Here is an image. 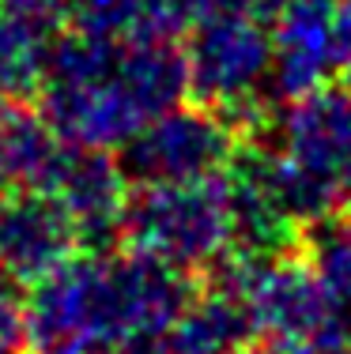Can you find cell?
Here are the masks:
<instances>
[{
    "label": "cell",
    "instance_id": "obj_1",
    "mask_svg": "<svg viewBox=\"0 0 351 354\" xmlns=\"http://www.w3.org/2000/svg\"><path fill=\"white\" fill-rule=\"evenodd\" d=\"M35 98L64 143L121 151L152 117L189 98L186 53L178 38L110 41L64 27Z\"/></svg>",
    "mask_w": 351,
    "mask_h": 354
},
{
    "label": "cell",
    "instance_id": "obj_2",
    "mask_svg": "<svg viewBox=\"0 0 351 354\" xmlns=\"http://www.w3.org/2000/svg\"><path fill=\"white\" fill-rule=\"evenodd\" d=\"M249 136L269 143L280 196L303 226L351 207V87L344 80L283 102Z\"/></svg>",
    "mask_w": 351,
    "mask_h": 354
},
{
    "label": "cell",
    "instance_id": "obj_3",
    "mask_svg": "<svg viewBox=\"0 0 351 354\" xmlns=\"http://www.w3.org/2000/svg\"><path fill=\"white\" fill-rule=\"evenodd\" d=\"M189 98L227 113L242 132H257L276 113L269 23L242 8L208 12L181 41Z\"/></svg>",
    "mask_w": 351,
    "mask_h": 354
},
{
    "label": "cell",
    "instance_id": "obj_4",
    "mask_svg": "<svg viewBox=\"0 0 351 354\" xmlns=\"http://www.w3.org/2000/svg\"><path fill=\"white\" fill-rule=\"evenodd\" d=\"M117 343H129V332L117 298L114 252L80 249L57 272L27 286V354H106Z\"/></svg>",
    "mask_w": 351,
    "mask_h": 354
},
{
    "label": "cell",
    "instance_id": "obj_5",
    "mask_svg": "<svg viewBox=\"0 0 351 354\" xmlns=\"http://www.w3.org/2000/svg\"><path fill=\"white\" fill-rule=\"evenodd\" d=\"M204 279L242 294L257 339L276 354H321L336 339V301L298 252L242 257L231 249Z\"/></svg>",
    "mask_w": 351,
    "mask_h": 354
},
{
    "label": "cell",
    "instance_id": "obj_6",
    "mask_svg": "<svg viewBox=\"0 0 351 354\" xmlns=\"http://www.w3.org/2000/svg\"><path fill=\"white\" fill-rule=\"evenodd\" d=\"M121 245L147 252L193 279H204L231 252V212L223 177L129 189Z\"/></svg>",
    "mask_w": 351,
    "mask_h": 354
},
{
    "label": "cell",
    "instance_id": "obj_7",
    "mask_svg": "<svg viewBox=\"0 0 351 354\" xmlns=\"http://www.w3.org/2000/svg\"><path fill=\"white\" fill-rule=\"evenodd\" d=\"M242 140L246 132L227 113L186 98L166 113L152 117L117 151V162L132 189L136 185L212 181V177H223Z\"/></svg>",
    "mask_w": 351,
    "mask_h": 354
},
{
    "label": "cell",
    "instance_id": "obj_8",
    "mask_svg": "<svg viewBox=\"0 0 351 354\" xmlns=\"http://www.w3.org/2000/svg\"><path fill=\"white\" fill-rule=\"evenodd\" d=\"M129 189L132 185L117 162V151L80 147V143H64L42 185V192H49L69 212L83 249H110L114 241H121Z\"/></svg>",
    "mask_w": 351,
    "mask_h": 354
},
{
    "label": "cell",
    "instance_id": "obj_9",
    "mask_svg": "<svg viewBox=\"0 0 351 354\" xmlns=\"http://www.w3.org/2000/svg\"><path fill=\"white\" fill-rule=\"evenodd\" d=\"M340 0H280L269 19L272 35V98L291 102L340 75L336 53Z\"/></svg>",
    "mask_w": 351,
    "mask_h": 354
},
{
    "label": "cell",
    "instance_id": "obj_10",
    "mask_svg": "<svg viewBox=\"0 0 351 354\" xmlns=\"http://www.w3.org/2000/svg\"><path fill=\"white\" fill-rule=\"evenodd\" d=\"M80 234L69 212L42 189L0 192V268L19 286L46 279L76 257Z\"/></svg>",
    "mask_w": 351,
    "mask_h": 354
},
{
    "label": "cell",
    "instance_id": "obj_11",
    "mask_svg": "<svg viewBox=\"0 0 351 354\" xmlns=\"http://www.w3.org/2000/svg\"><path fill=\"white\" fill-rule=\"evenodd\" d=\"M174 354H238L257 343V328L242 294L204 283L166 332Z\"/></svg>",
    "mask_w": 351,
    "mask_h": 354
},
{
    "label": "cell",
    "instance_id": "obj_12",
    "mask_svg": "<svg viewBox=\"0 0 351 354\" xmlns=\"http://www.w3.org/2000/svg\"><path fill=\"white\" fill-rule=\"evenodd\" d=\"M49 46L53 38L38 35L0 0V98L4 102H23L38 95Z\"/></svg>",
    "mask_w": 351,
    "mask_h": 354
},
{
    "label": "cell",
    "instance_id": "obj_13",
    "mask_svg": "<svg viewBox=\"0 0 351 354\" xmlns=\"http://www.w3.org/2000/svg\"><path fill=\"white\" fill-rule=\"evenodd\" d=\"M298 257L310 264L317 283L336 306L351 301V207L306 223L298 238Z\"/></svg>",
    "mask_w": 351,
    "mask_h": 354
},
{
    "label": "cell",
    "instance_id": "obj_14",
    "mask_svg": "<svg viewBox=\"0 0 351 354\" xmlns=\"http://www.w3.org/2000/svg\"><path fill=\"white\" fill-rule=\"evenodd\" d=\"M69 30L110 41L166 38L155 0H64Z\"/></svg>",
    "mask_w": 351,
    "mask_h": 354
},
{
    "label": "cell",
    "instance_id": "obj_15",
    "mask_svg": "<svg viewBox=\"0 0 351 354\" xmlns=\"http://www.w3.org/2000/svg\"><path fill=\"white\" fill-rule=\"evenodd\" d=\"M23 313L27 294L0 268V354H23Z\"/></svg>",
    "mask_w": 351,
    "mask_h": 354
},
{
    "label": "cell",
    "instance_id": "obj_16",
    "mask_svg": "<svg viewBox=\"0 0 351 354\" xmlns=\"http://www.w3.org/2000/svg\"><path fill=\"white\" fill-rule=\"evenodd\" d=\"M336 53H340V80L351 87V0L336 4Z\"/></svg>",
    "mask_w": 351,
    "mask_h": 354
},
{
    "label": "cell",
    "instance_id": "obj_17",
    "mask_svg": "<svg viewBox=\"0 0 351 354\" xmlns=\"http://www.w3.org/2000/svg\"><path fill=\"white\" fill-rule=\"evenodd\" d=\"M106 354H174L166 339H129V343H117Z\"/></svg>",
    "mask_w": 351,
    "mask_h": 354
},
{
    "label": "cell",
    "instance_id": "obj_18",
    "mask_svg": "<svg viewBox=\"0 0 351 354\" xmlns=\"http://www.w3.org/2000/svg\"><path fill=\"white\" fill-rule=\"evenodd\" d=\"M336 339L351 343V301H340L336 306Z\"/></svg>",
    "mask_w": 351,
    "mask_h": 354
}]
</instances>
